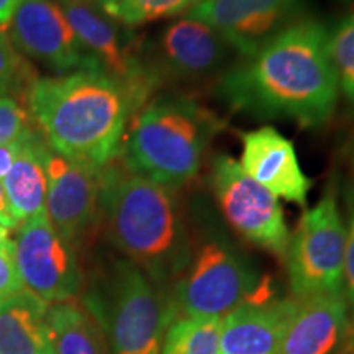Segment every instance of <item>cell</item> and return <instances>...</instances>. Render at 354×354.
I'll return each instance as SVG.
<instances>
[{"label":"cell","instance_id":"cell-21","mask_svg":"<svg viewBox=\"0 0 354 354\" xmlns=\"http://www.w3.org/2000/svg\"><path fill=\"white\" fill-rule=\"evenodd\" d=\"M221 318H176L166 330L161 354H220Z\"/></svg>","mask_w":354,"mask_h":354},{"label":"cell","instance_id":"cell-18","mask_svg":"<svg viewBox=\"0 0 354 354\" xmlns=\"http://www.w3.org/2000/svg\"><path fill=\"white\" fill-rule=\"evenodd\" d=\"M48 308L26 289L0 300V354H55Z\"/></svg>","mask_w":354,"mask_h":354},{"label":"cell","instance_id":"cell-34","mask_svg":"<svg viewBox=\"0 0 354 354\" xmlns=\"http://www.w3.org/2000/svg\"><path fill=\"white\" fill-rule=\"evenodd\" d=\"M197 2H201V0H192V6H196Z\"/></svg>","mask_w":354,"mask_h":354},{"label":"cell","instance_id":"cell-31","mask_svg":"<svg viewBox=\"0 0 354 354\" xmlns=\"http://www.w3.org/2000/svg\"><path fill=\"white\" fill-rule=\"evenodd\" d=\"M12 241L13 240H10V232H8L6 227H2V225H0V248L10 245Z\"/></svg>","mask_w":354,"mask_h":354},{"label":"cell","instance_id":"cell-14","mask_svg":"<svg viewBox=\"0 0 354 354\" xmlns=\"http://www.w3.org/2000/svg\"><path fill=\"white\" fill-rule=\"evenodd\" d=\"M46 215L66 241H77L99 215L102 169L74 161L43 146Z\"/></svg>","mask_w":354,"mask_h":354},{"label":"cell","instance_id":"cell-16","mask_svg":"<svg viewBox=\"0 0 354 354\" xmlns=\"http://www.w3.org/2000/svg\"><path fill=\"white\" fill-rule=\"evenodd\" d=\"M299 299H274L272 289L221 318L220 354H279Z\"/></svg>","mask_w":354,"mask_h":354},{"label":"cell","instance_id":"cell-20","mask_svg":"<svg viewBox=\"0 0 354 354\" xmlns=\"http://www.w3.org/2000/svg\"><path fill=\"white\" fill-rule=\"evenodd\" d=\"M55 354H110L99 323L87 308L68 300L46 312Z\"/></svg>","mask_w":354,"mask_h":354},{"label":"cell","instance_id":"cell-25","mask_svg":"<svg viewBox=\"0 0 354 354\" xmlns=\"http://www.w3.org/2000/svg\"><path fill=\"white\" fill-rule=\"evenodd\" d=\"M30 131L28 117L19 102L8 95H0V145L19 141Z\"/></svg>","mask_w":354,"mask_h":354},{"label":"cell","instance_id":"cell-17","mask_svg":"<svg viewBox=\"0 0 354 354\" xmlns=\"http://www.w3.org/2000/svg\"><path fill=\"white\" fill-rule=\"evenodd\" d=\"M351 336L344 294L299 300L282 338L279 354H338Z\"/></svg>","mask_w":354,"mask_h":354},{"label":"cell","instance_id":"cell-7","mask_svg":"<svg viewBox=\"0 0 354 354\" xmlns=\"http://www.w3.org/2000/svg\"><path fill=\"white\" fill-rule=\"evenodd\" d=\"M348 228L339 214L333 189L305 210L290 234L286 253L294 299L343 294V269Z\"/></svg>","mask_w":354,"mask_h":354},{"label":"cell","instance_id":"cell-28","mask_svg":"<svg viewBox=\"0 0 354 354\" xmlns=\"http://www.w3.org/2000/svg\"><path fill=\"white\" fill-rule=\"evenodd\" d=\"M25 138H21L19 141H12V143L0 145V180L6 179L13 165H15L17 158H19V154L21 151V146H24Z\"/></svg>","mask_w":354,"mask_h":354},{"label":"cell","instance_id":"cell-4","mask_svg":"<svg viewBox=\"0 0 354 354\" xmlns=\"http://www.w3.org/2000/svg\"><path fill=\"white\" fill-rule=\"evenodd\" d=\"M223 127L212 110L187 95H156L136 110L122 143V165L177 190L198 176Z\"/></svg>","mask_w":354,"mask_h":354},{"label":"cell","instance_id":"cell-33","mask_svg":"<svg viewBox=\"0 0 354 354\" xmlns=\"http://www.w3.org/2000/svg\"><path fill=\"white\" fill-rule=\"evenodd\" d=\"M353 216H354V165H353Z\"/></svg>","mask_w":354,"mask_h":354},{"label":"cell","instance_id":"cell-10","mask_svg":"<svg viewBox=\"0 0 354 354\" xmlns=\"http://www.w3.org/2000/svg\"><path fill=\"white\" fill-rule=\"evenodd\" d=\"M59 7L84 51L109 76L117 79L138 100L140 107L159 84L130 37L112 19L88 3L59 0Z\"/></svg>","mask_w":354,"mask_h":354},{"label":"cell","instance_id":"cell-3","mask_svg":"<svg viewBox=\"0 0 354 354\" xmlns=\"http://www.w3.org/2000/svg\"><path fill=\"white\" fill-rule=\"evenodd\" d=\"M99 214L109 240L154 284L174 287L192 259L183 203L174 189L110 162L102 169Z\"/></svg>","mask_w":354,"mask_h":354},{"label":"cell","instance_id":"cell-27","mask_svg":"<svg viewBox=\"0 0 354 354\" xmlns=\"http://www.w3.org/2000/svg\"><path fill=\"white\" fill-rule=\"evenodd\" d=\"M343 294L348 302L349 318H351V336H349V342L354 343V216L353 215H351V220H349L346 254H344Z\"/></svg>","mask_w":354,"mask_h":354},{"label":"cell","instance_id":"cell-19","mask_svg":"<svg viewBox=\"0 0 354 354\" xmlns=\"http://www.w3.org/2000/svg\"><path fill=\"white\" fill-rule=\"evenodd\" d=\"M46 140L30 131L15 165L2 180L12 215L20 223L46 214V172L43 166V146Z\"/></svg>","mask_w":354,"mask_h":354},{"label":"cell","instance_id":"cell-12","mask_svg":"<svg viewBox=\"0 0 354 354\" xmlns=\"http://www.w3.org/2000/svg\"><path fill=\"white\" fill-rule=\"evenodd\" d=\"M8 32L13 46L61 74L100 69L84 51L61 7L53 0H21Z\"/></svg>","mask_w":354,"mask_h":354},{"label":"cell","instance_id":"cell-13","mask_svg":"<svg viewBox=\"0 0 354 354\" xmlns=\"http://www.w3.org/2000/svg\"><path fill=\"white\" fill-rule=\"evenodd\" d=\"M299 10L300 0H201L185 17L207 24L248 57L294 24Z\"/></svg>","mask_w":354,"mask_h":354},{"label":"cell","instance_id":"cell-29","mask_svg":"<svg viewBox=\"0 0 354 354\" xmlns=\"http://www.w3.org/2000/svg\"><path fill=\"white\" fill-rule=\"evenodd\" d=\"M0 225L6 227L8 232L10 230H17L20 227L19 221L15 220V216L12 215L10 205H8V198L6 194V187H3V183L0 180Z\"/></svg>","mask_w":354,"mask_h":354},{"label":"cell","instance_id":"cell-2","mask_svg":"<svg viewBox=\"0 0 354 354\" xmlns=\"http://www.w3.org/2000/svg\"><path fill=\"white\" fill-rule=\"evenodd\" d=\"M26 95L53 151L97 169L117 159L131 115L140 109L135 95L102 69L35 79Z\"/></svg>","mask_w":354,"mask_h":354},{"label":"cell","instance_id":"cell-8","mask_svg":"<svg viewBox=\"0 0 354 354\" xmlns=\"http://www.w3.org/2000/svg\"><path fill=\"white\" fill-rule=\"evenodd\" d=\"M209 184L230 227L248 243L284 261L290 233L279 198L251 179L230 154L212 159Z\"/></svg>","mask_w":354,"mask_h":354},{"label":"cell","instance_id":"cell-5","mask_svg":"<svg viewBox=\"0 0 354 354\" xmlns=\"http://www.w3.org/2000/svg\"><path fill=\"white\" fill-rule=\"evenodd\" d=\"M86 304L107 336L110 354H161L177 315L172 295L130 259L115 261Z\"/></svg>","mask_w":354,"mask_h":354},{"label":"cell","instance_id":"cell-11","mask_svg":"<svg viewBox=\"0 0 354 354\" xmlns=\"http://www.w3.org/2000/svg\"><path fill=\"white\" fill-rule=\"evenodd\" d=\"M233 53L214 28L184 15L159 33L148 66L159 86L197 84L223 74Z\"/></svg>","mask_w":354,"mask_h":354},{"label":"cell","instance_id":"cell-32","mask_svg":"<svg viewBox=\"0 0 354 354\" xmlns=\"http://www.w3.org/2000/svg\"><path fill=\"white\" fill-rule=\"evenodd\" d=\"M69 2H79V3H88V6H92V3H97L99 0H69Z\"/></svg>","mask_w":354,"mask_h":354},{"label":"cell","instance_id":"cell-6","mask_svg":"<svg viewBox=\"0 0 354 354\" xmlns=\"http://www.w3.org/2000/svg\"><path fill=\"white\" fill-rule=\"evenodd\" d=\"M268 290V279L259 277L240 248L214 233L194 245L192 259L174 284L172 299L184 317L223 318Z\"/></svg>","mask_w":354,"mask_h":354},{"label":"cell","instance_id":"cell-22","mask_svg":"<svg viewBox=\"0 0 354 354\" xmlns=\"http://www.w3.org/2000/svg\"><path fill=\"white\" fill-rule=\"evenodd\" d=\"M100 12L122 25L135 26L187 12L192 0H99Z\"/></svg>","mask_w":354,"mask_h":354},{"label":"cell","instance_id":"cell-26","mask_svg":"<svg viewBox=\"0 0 354 354\" xmlns=\"http://www.w3.org/2000/svg\"><path fill=\"white\" fill-rule=\"evenodd\" d=\"M24 282L17 269L15 248L10 245L0 248V300L24 290Z\"/></svg>","mask_w":354,"mask_h":354},{"label":"cell","instance_id":"cell-23","mask_svg":"<svg viewBox=\"0 0 354 354\" xmlns=\"http://www.w3.org/2000/svg\"><path fill=\"white\" fill-rule=\"evenodd\" d=\"M328 50L339 94L354 105V13L328 32Z\"/></svg>","mask_w":354,"mask_h":354},{"label":"cell","instance_id":"cell-15","mask_svg":"<svg viewBox=\"0 0 354 354\" xmlns=\"http://www.w3.org/2000/svg\"><path fill=\"white\" fill-rule=\"evenodd\" d=\"M241 169L277 198L307 203L312 180L302 171L290 140L276 128L261 127L241 135Z\"/></svg>","mask_w":354,"mask_h":354},{"label":"cell","instance_id":"cell-24","mask_svg":"<svg viewBox=\"0 0 354 354\" xmlns=\"http://www.w3.org/2000/svg\"><path fill=\"white\" fill-rule=\"evenodd\" d=\"M26 64L21 59L19 50L13 46L12 39L0 30V95H8L17 92L26 84ZM32 86V84H26Z\"/></svg>","mask_w":354,"mask_h":354},{"label":"cell","instance_id":"cell-9","mask_svg":"<svg viewBox=\"0 0 354 354\" xmlns=\"http://www.w3.org/2000/svg\"><path fill=\"white\" fill-rule=\"evenodd\" d=\"M15 263L24 287L46 304L73 300L82 289L76 251L46 214L20 223L15 232Z\"/></svg>","mask_w":354,"mask_h":354},{"label":"cell","instance_id":"cell-1","mask_svg":"<svg viewBox=\"0 0 354 354\" xmlns=\"http://www.w3.org/2000/svg\"><path fill=\"white\" fill-rule=\"evenodd\" d=\"M216 94L234 112L259 120L320 128L333 117L339 87L328 30L302 19L286 26L254 55L221 74Z\"/></svg>","mask_w":354,"mask_h":354},{"label":"cell","instance_id":"cell-30","mask_svg":"<svg viewBox=\"0 0 354 354\" xmlns=\"http://www.w3.org/2000/svg\"><path fill=\"white\" fill-rule=\"evenodd\" d=\"M21 0H0V30H6L10 24L13 12L20 6Z\"/></svg>","mask_w":354,"mask_h":354}]
</instances>
